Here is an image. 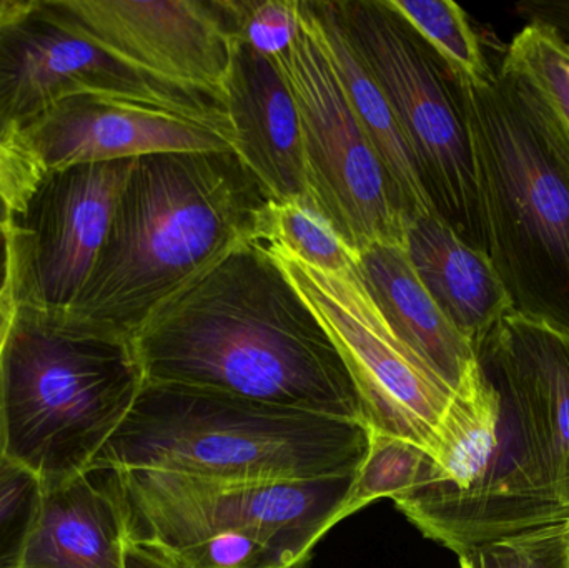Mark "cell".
<instances>
[{
    "mask_svg": "<svg viewBox=\"0 0 569 568\" xmlns=\"http://www.w3.org/2000/svg\"><path fill=\"white\" fill-rule=\"evenodd\" d=\"M143 386L129 342L17 302L0 340V460L42 486L89 472Z\"/></svg>",
    "mask_w": 569,
    "mask_h": 568,
    "instance_id": "277c9868",
    "label": "cell"
},
{
    "mask_svg": "<svg viewBox=\"0 0 569 568\" xmlns=\"http://www.w3.org/2000/svg\"><path fill=\"white\" fill-rule=\"evenodd\" d=\"M367 423L252 402L212 390L143 382L89 472L159 470L222 480L351 476Z\"/></svg>",
    "mask_w": 569,
    "mask_h": 568,
    "instance_id": "3957f363",
    "label": "cell"
},
{
    "mask_svg": "<svg viewBox=\"0 0 569 568\" xmlns=\"http://www.w3.org/2000/svg\"><path fill=\"white\" fill-rule=\"evenodd\" d=\"M341 26L390 102L438 216L487 253L458 80L387 0H338Z\"/></svg>",
    "mask_w": 569,
    "mask_h": 568,
    "instance_id": "ba28073f",
    "label": "cell"
},
{
    "mask_svg": "<svg viewBox=\"0 0 569 568\" xmlns=\"http://www.w3.org/2000/svg\"><path fill=\"white\" fill-rule=\"evenodd\" d=\"M126 519L129 542L173 554L226 536L262 540L303 568L335 527L355 476L222 480L159 470L102 472Z\"/></svg>",
    "mask_w": 569,
    "mask_h": 568,
    "instance_id": "52a82bcc",
    "label": "cell"
},
{
    "mask_svg": "<svg viewBox=\"0 0 569 568\" xmlns=\"http://www.w3.org/2000/svg\"><path fill=\"white\" fill-rule=\"evenodd\" d=\"M42 170L20 147L0 140V246L10 240L13 216L22 210Z\"/></svg>",
    "mask_w": 569,
    "mask_h": 568,
    "instance_id": "83f0119b",
    "label": "cell"
},
{
    "mask_svg": "<svg viewBox=\"0 0 569 568\" xmlns=\"http://www.w3.org/2000/svg\"><path fill=\"white\" fill-rule=\"evenodd\" d=\"M428 47L465 82H487L495 62L471 26L468 13L451 0H387Z\"/></svg>",
    "mask_w": 569,
    "mask_h": 568,
    "instance_id": "603a6c76",
    "label": "cell"
},
{
    "mask_svg": "<svg viewBox=\"0 0 569 568\" xmlns=\"http://www.w3.org/2000/svg\"><path fill=\"white\" fill-rule=\"evenodd\" d=\"M126 519L102 472L42 486L20 568H126Z\"/></svg>",
    "mask_w": 569,
    "mask_h": 568,
    "instance_id": "d6986e66",
    "label": "cell"
},
{
    "mask_svg": "<svg viewBox=\"0 0 569 568\" xmlns=\"http://www.w3.org/2000/svg\"><path fill=\"white\" fill-rule=\"evenodd\" d=\"M515 13L527 23L550 27L569 43V0H525Z\"/></svg>",
    "mask_w": 569,
    "mask_h": 568,
    "instance_id": "f1b7e54d",
    "label": "cell"
},
{
    "mask_svg": "<svg viewBox=\"0 0 569 568\" xmlns=\"http://www.w3.org/2000/svg\"><path fill=\"white\" fill-rule=\"evenodd\" d=\"M298 7L297 36L272 59L297 103L315 210L357 253L373 243H405L397 190L345 97L307 0Z\"/></svg>",
    "mask_w": 569,
    "mask_h": 568,
    "instance_id": "9c48e42d",
    "label": "cell"
},
{
    "mask_svg": "<svg viewBox=\"0 0 569 568\" xmlns=\"http://www.w3.org/2000/svg\"><path fill=\"white\" fill-rule=\"evenodd\" d=\"M458 80L487 253L515 312L569 329V172L498 70Z\"/></svg>",
    "mask_w": 569,
    "mask_h": 568,
    "instance_id": "8992f818",
    "label": "cell"
},
{
    "mask_svg": "<svg viewBox=\"0 0 569 568\" xmlns=\"http://www.w3.org/2000/svg\"><path fill=\"white\" fill-rule=\"evenodd\" d=\"M13 306L12 270H10V246L0 249V340Z\"/></svg>",
    "mask_w": 569,
    "mask_h": 568,
    "instance_id": "4dcf8cb0",
    "label": "cell"
},
{
    "mask_svg": "<svg viewBox=\"0 0 569 568\" xmlns=\"http://www.w3.org/2000/svg\"><path fill=\"white\" fill-rule=\"evenodd\" d=\"M428 454L408 440L370 430L367 457L358 469L335 526L377 500H393L417 484Z\"/></svg>",
    "mask_w": 569,
    "mask_h": 568,
    "instance_id": "cb8c5ba5",
    "label": "cell"
},
{
    "mask_svg": "<svg viewBox=\"0 0 569 568\" xmlns=\"http://www.w3.org/2000/svg\"><path fill=\"white\" fill-rule=\"evenodd\" d=\"M240 42L267 57L287 50L300 27L298 0H237Z\"/></svg>",
    "mask_w": 569,
    "mask_h": 568,
    "instance_id": "4316f807",
    "label": "cell"
},
{
    "mask_svg": "<svg viewBox=\"0 0 569 568\" xmlns=\"http://www.w3.org/2000/svg\"><path fill=\"white\" fill-rule=\"evenodd\" d=\"M126 568H190L176 557L146 544L127 542Z\"/></svg>",
    "mask_w": 569,
    "mask_h": 568,
    "instance_id": "f546056e",
    "label": "cell"
},
{
    "mask_svg": "<svg viewBox=\"0 0 569 568\" xmlns=\"http://www.w3.org/2000/svg\"><path fill=\"white\" fill-rule=\"evenodd\" d=\"M40 494L36 476L0 460V568L22 567Z\"/></svg>",
    "mask_w": 569,
    "mask_h": 568,
    "instance_id": "d4e9b609",
    "label": "cell"
},
{
    "mask_svg": "<svg viewBox=\"0 0 569 568\" xmlns=\"http://www.w3.org/2000/svg\"><path fill=\"white\" fill-rule=\"evenodd\" d=\"M358 273L393 332L453 390L481 372L477 350L431 299L405 243H373L358 253Z\"/></svg>",
    "mask_w": 569,
    "mask_h": 568,
    "instance_id": "ac0fdd59",
    "label": "cell"
},
{
    "mask_svg": "<svg viewBox=\"0 0 569 568\" xmlns=\"http://www.w3.org/2000/svg\"><path fill=\"white\" fill-rule=\"evenodd\" d=\"M253 239L331 276L358 269V253L313 207L297 200H269L260 210Z\"/></svg>",
    "mask_w": 569,
    "mask_h": 568,
    "instance_id": "7402d4cb",
    "label": "cell"
},
{
    "mask_svg": "<svg viewBox=\"0 0 569 568\" xmlns=\"http://www.w3.org/2000/svg\"><path fill=\"white\" fill-rule=\"evenodd\" d=\"M143 382L365 423L357 386L267 247L243 240L130 340Z\"/></svg>",
    "mask_w": 569,
    "mask_h": 568,
    "instance_id": "6da1fadb",
    "label": "cell"
},
{
    "mask_svg": "<svg viewBox=\"0 0 569 568\" xmlns=\"http://www.w3.org/2000/svg\"><path fill=\"white\" fill-rule=\"evenodd\" d=\"M16 143L42 172L153 153L233 150L232 137L216 127L92 93L60 100Z\"/></svg>",
    "mask_w": 569,
    "mask_h": 568,
    "instance_id": "5bb4252c",
    "label": "cell"
},
{
    "mask_svg": "<svg viewBox=\"0 0 569 568\" xmlns=\"http://www.w3.org/2000/svg\"><path fill=\"white\" fill-rule=\"evenodd\" d=\"M405 250L431 299L477 353L515 312L488 253L465 242L440 216L407 220Z\"/></svg>",
    "mask_w": 569,
    "mask_h": 568,
    "instance_id": "e0dca14e",
    "label": "cell"
},
{
    "mask_svg": "<svg viewBox=\"0 0 569 568\" xmlns=\"http://www.w3.org/2000/svg\"><path fill=\"white\" fill-rule=\"evenodd\" d=\"M29 0H0V27L26 9Z\"/></svg>",
    "mask_w": 569,
    "mask_h": 568,
    "instance_id": "1f68e13d",
    "label": "cell"
},
{
    "mask_svg": "<svg viewBox=\"0 0 569 568\" xmlns=\"http://www.w3.org/2000/svg\"><path fill=\"white\" fill-rule=\"evenodd\" d=\"M267 202L233 150L136 159L92 273L60 319L130 343L170 297L253 239Z\"/></svg>",
    "mask_w": 569,
    "mask_h": 568,
    "instance_id": "7a4b0ae2",
    "label": "cell"
},
{
    "mask_svg": "<svg viewBox=\"0 0 569 568\" xmlns=\"http://www.w3.org/2000/svg\"><path fill=\"white\" fill-rule=\"evenodd\" d=\"M220 102L232 127L233 152L267 200L313 207L300 116L279 63L237 43Z\"/></svg>",
    "mask_w": 569,
    "mask_h": 568,
    "instance_id": "9a60e30c",
    "label": "cell"
},
{
    "mask_svg": "<svg viewBox=\"0 0 569 568\" xmlns=\"http://www.w3.org/2000/svg\"><path fill=\"white\" fill-rule=\"evenodd\" d=\"M561 537H563L565 554H567L569 566V519L567 522L561 524Z\"/></svg>",
    "mask_w": 569,
    "mask_h": 568,
    "instance_id": "d6a6232c",
    "label": "cell"
},
{
    "mask_svg": "<svg viewBox=\"0 0 569 568\" xmlns=\"http://www.w3.org/2000/svg\"><path fill=\"white\" fill-rule=\"evenodd\" d=\"M49 2L73 29L130 66L220 102L240 42L237 0Z\"/></svg>",
    "mask_w": 569,
    "mask_h": 568,
    "instance_id": "4fadbf2b",
    "label": "cell"
},
{
    "mask_svg": "<svg viewBox=\"0 0 569 568\" xmlns=\"http://www.w3.org/2000/svg\"><path fill=\"white\" fill-rule=\"evenodd\" d=\"M307 3L338 82L397 190L405 217L410 220L413 217L437 213L425 189L420 167L401 132L390 102L348 39L335 3L308 0Z\"/></svg>",
    "mask_w": 569,
    "mask_h": 568,
    "instance_id": "ffe728a7",
    "label": "cell"
},
{
    "mask_svg": "<svg viewBox=\"0 0 569 568\" xmlns=\"http://www.w3.org/2000/svg\"><path fill=\"white\" fill-rule=\"evenodd\" d=\"M455 396L417 484L393 499L428 539L461 554L569 519L523 403L485 357Z\"/></svg>",
    "mask_w": 569,
    "mask_h": 568,
    "instance_id": "5b68a950",
    "label": "cell"
},
{
    "mask_svg": "<svg viewBox=\"0 0 569 568\" xmlns=\"http://www.w3.org/2000/svg\"><path fill=\"white\" fill-rule=\"evenodd\" d=\"M523 403L555 489L569 506V329L513 312L481 347Z\"/></svg>",
    "mask_w": 569,
    "mask_h": 568,
    "instance_id": "2e32d148",
    "label": "cell"
},
{
    "mask_svg": "<svg viewBox=\"0 0 569 568\" xmlns=\"http://www.w3.org/2000/svg\"><path fill=\"white\" fill-rule=\"evenodd\" d=\"M267 250L333 340L368 429L430 454L457 393L388 326L358 269L331 276L282 250Z\"/></svg>",
    "mask_w": 569,
    "mask_h": 568,
    "instance_id": "8fae6325",
    "label": "cell"
},
{
    "mask_svg": "<svg viewBox=\"0 0 569 568\" xmlns=\"http://www.w3.org/2000/svg\"><path fill=\"white\" fill-rule=\"evenodd\" d=\"M82 93L139 103L229 133L219 100L130 66L73 29L49 0L0 27V140L16 139L60 100Z\"/></svg>",
    "mask_w": 569,
    "mask_h": 568,
    "instance_id": "30bf717a",
    "label": "cell"
},
{
    "mask_svg": "<svg viewBox=\"0 0 569 568\" xmlns=\"http://www.w3.org/2000/svg\"><path fill=\"white\" fill-rule=\"evenodd\" d=\"M458 560L460 568H569L561 524L475 547Z\"/></svg>",
    "mask_w": 569,
    "mask_h": 568,
    "instance_id": "484cf974",
    "label": "cell"
},
{
    "mask_svg": "<svg viewBox=\"0 0 569 568\" xmlns=\"http://www.w3.org/2000/svg\"><path fill=\"white\" fill-rule=\"evenodd\" d=\"M133 160L46 170L10 230L17 302L63 316L96 266Z\"/></svg>",
    "mask_w": 569,
    "mask_h": 568,
    "instance_id": "7c38bea8",
    "label": "cell"
},
{
    "mask_svg": "<svg viewBox=\"0 0 569 568\" xmlns=\"http://www.w3.org/2000/svg\"><path fill=\"white\" fill-rule=\"evenodd\" d=\"M498 70L569 172V43L540 23H527L505 46Z\"/></svg>",
    "mask_w": 569,
    "mask_h": 568,
    "instance_id": "44dd1931",
    "label": "cell"
}]
</instances>
